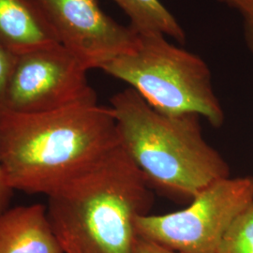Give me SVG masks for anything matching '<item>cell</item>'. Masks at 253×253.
Here are the masks:
<instances>
[{
    "label": "cell",
    "instance_id": "8",
    "mask_svg": "<svg viewBox=\"0 0 253 253\" xmlns=\"http://www.w3.org/2000/svg\"><path fill=\"white\" fill-rule=\"evenodd\" d=\"M0 253H64L49 221L47 207L34 204L1 213Z\"/></svg>",
    "mask_w": 253,
    "mask_h": 253
},
{
    "label": "cell",
    "instance_id": "5",
    "mask_svg": "<svg viewBox=\"0 0 253 253\" xmlns=\"http://www.w3.org/2000/svg\"><path fill=\"white\" fill-rule=\"evenodd\" d=\"M253 202V177L223 178L184 209L138 217L137 235L176 253H217L227 229Z\"/></svg>",
    "mask_w": 253,
    "mask_h": 253
},
{
    "label": "cell",
    "instance_id": "12",
    "mask_svg": "<svg viewBox=\"0 0 253 253\" xmlns=\"http://www.w3.org/2000/svg\"><path fill=\"white\" fill-rule=\"evenodd\" d=\"M16 55L0 44V116L6 112V96Z\"/></svg>",
    "mask_w": 253,
    "mask_h": 253
},
{
    "label": "cell",
    "instance_id": "3",
    "mask_svg": "<svg viewBox=\"0 0 253 253\" xmlns=\"http://www.w3.org/2000/svg\"><path fill=\"white\" fill-rule=\"evenodd\" d=\"M120 146L153 188L191 201L230 177L223 157L204 138L196 114L167 115L128 87L111 99Z\"/></svg>",
    "mask_w": 253,
    "mask_h": 253
},
{
    "label": "cell",
    "instance_id": "10",
    "mask_svg": "<svg viewBox=\"0 0 253 253\" xmlns=\"http://www.w3.org/2000/svg\"><path fill=\"white\" fill-rule=\"evenodd\" d=\"M129 19L138 34L160 33L183 43L186 34L172 12L161 0H114Z\"/></svg>",
    "mask_w": 253,
    "mask_h": 253
},
{
    "label": "cell",
    "instance_id": "1",
    "mask_svg": "<svg viewBox=\"0 0 253 253\" xmlns=\"http://www.w3.org/2000/svg\"><path fill=\"white\" fill-rule=\"evenodd\" d=\"M119 145L114 113L98 102L0 116V163L13 190L48 196Z\"/></svg>",
    "mask_w": 253,
    "mask_h": 253
},
{
    "label": "cell",
    "instance_id": "2",
    "mask_svg": "<svg viewBox=\"0 0 253 253\" xmlns=\"http://www.w3.org/2000/svg\"><path fill=\"white\" fill-rule=\"evenodd\" d=\"M153 187L119 145L48 195L47 214L64 253H133L136 220Z\"/></svg>",
    "mask_w": 253,
    "mask_h": 253
},
{
    "label": "cell",
    "instance_id": "6",
    "mask_svg": "<svg viewBox=\"0 0 253 253\" xmlns=\"http://www.w3.org/2000/svg\"><path fill=\"white\" fill-rule=\"evenodd\" d=\"M88 70L60 43L16 56L6 112L38 114L98 102Z\"/></svg>",
    "mask_w": 253,
    "mask_h": 253
},
{
    "label": "cell",
    "instance_id": "11",
    "mask_svg": "<svg viewBox=\"0 0 253 253\" xmlns=\"http://www.w3.org/2000/svg\"><path fill=\"white\" fill-rule=\"evenodd\" d=\"M217 253H253V202L227 229Z\"/></svg>",
    "mask_w": 253,
    "mask_h": 253
},
{
    "label": "cell",
    "instance_id": "4",
    "mask_svg": "<svg viewBox=\"0 0 253 253\" xmlns=\"http://www.w3.org/2000/svg\"><path fill=\"white\" fill-rule=\"evenodd\" d=\"M138 36L132 52L114 58L100 70L126 83L163 114H196L215 127L221 126L224 113L208 64L199 55L170 43L163 34Z\"/></svg>",
    "mask_w": 253,
    "mask_h": 253
},
{
    "label": "cell",
    "instance_id": "14",
    "mask_svg": "<svg viewBox=\"0 0 253 253\" xmlns=\"http://www.w3.org/2000/svg\"><path fill=\"white\" fill-rule=\"evenodd\" d=\"M13 191L14 190L10 187L0 163V214L9 208Z\"/></svg>",
    "mask_w": 253,
    "mask_h": 253
},
{
    "label": "cell",
    "instance_id": "13",
    "mask_svg": "<svg viewBox=\"0 0 253 253\" xmlns=\"http://www.w3.org/2000/svg\"><path fill=\"white\" fill-rule=\"evenodd\" d=\"M236 10L242 17L245 38L248 46L253 53V0H216Z\"/></svg>",
    "mask_w": 253,
    "mask_h": 253
},
{
    "label": "cell",
    "instance_id": "9",
    "mask_svg": "<svg viewBox=\"0 0 253 253\" xmlns=\"http://www.w3.org/2000/svg\"><path fill=\"white\" fill-rule=\"evenodd\" d=\"M59 43L36 0H0V44L16 56Z\"/></svg>",
    "mask_w": 253,
    "mask_h": 253
},
{
    "label": "cell",
    "instance_id": "7",
    "mask_svg": "<svg viewBox=\"0 0 253 253\" xmlns=\"http://www.w3.org/2000/svg\"><path fill=\"white\" fill-rule=\"evenodd\" d=\"M58 42L88 71L135 49L139 36L100 8L99 0H36Z\"/></svg>",
    "mask_w": 253,
    "mask_h": 253
},
{
    "label": "cell",
    "instance_id": "15",
    "mask_svg": "<svg viewBox=\"0 0 253 253\" xmlns=\"http://www.w3.org/2000/svg\"><path fill=\"white\" fill-rule=\"evenodd\" d=\"M133 253H176L151 240L138 237Z\"/></svg>",
    "mask_w": 253,
    "mask_h": 253
}]
</instances>
